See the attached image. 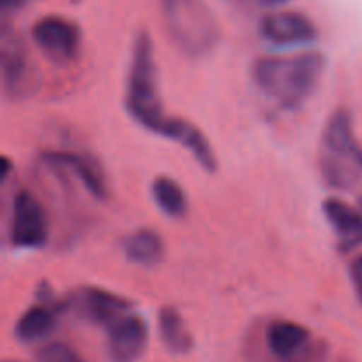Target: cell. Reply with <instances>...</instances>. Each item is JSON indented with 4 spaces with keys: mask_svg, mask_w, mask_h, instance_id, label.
I'll use <instances>...</instances> for the list:
<instances>
[{
    "mask_svg": "<svg viewBox=\"0 0 362 362\" xmlns=\"http://www.w3.org/2000/svg\"><path fill=\"white\" fill-rule=\"evenodd\" d=\"M325 71L322 53L288 57H260L253 64V81L267 98L285 110L303 106L317 90Z\"/></svg>",
    "mask_w": 362,
    "mask_h": 362,
    "instance_id": "6da1fadb",
    "label": "cell"
},
{
    "mask_svg": "<svg viewBox=\"0 0 362 362\" xmlns=\"http://www.w3.org/2000/svg\"><path fill=\"white\" fill-rule=\"evenodd\" d=\"M126 110L141 127L156 134H161L168 120L159 95L154 46L145 30H141L133 42L126 85Z\"/></svg>",
    "mask_w": 362,
    "mask_h": 362,
    "instance_id": "7a4b0ae2",
    "label": "cell"
},
{
    "mask_svg": "<svg viewBox=\"0 0 362 362\" xmlns=\"http://www.w3.org/2000/svg\"><path fill=\"white\" fill-rule=\"evenodd\" d=\"M320 172L332 189H350L362 177V145L354 131L349 110L338 108L324 127Z\"/></svg>",
    "mask_w": 362,
    "mask_h": 362,
    "instance_id": "3957f363",
    "label": "cell"
},
{
    "mask_svg": "<svg viewBox=\"0 0 362 362\" xmlns=\"http://www.w3.org/2000/svg\"><path fill=\"white\" fill-rule=\"evenodd\" d=\"M168 35L186 55L205 57L221 37L219 23L205 0H161Z\"/></svg>",
    "mask_w": 362,
    "mask_h": 362,
    "instance_id": "277c9868",
    "label": "cell"
},
{
    "mask_svg": "<svg viewBox=\"0 0 362 362\" xmlns=\"http://www.w3.org/2000/svg\"><path fill=\"white\" fill-rule=\"evenodd\" d=\"M49 237V223L41 202L28 191H18L11 209L9 240L16 250H41Z\"/></svg>",
    "mask_w": 362,
    "mask_h": 362,
    "instance_id": "5b68a950",
    "label": "cell"
},
{
    "mask_svg": "<svg viewBox=\"0 0 362 362\" xmlns=\"http://www.w3.org/2000/svg\"><path fill=\"white\" fill-rule=\"evenodd\" d=\"M32 39L42 55L59 66L74 62L81 52L80 27L64 16H45L35 21Z\"/></svg>",
    "mask_w": 362,
    "mask_h": 362,
    "instance_id": "8992f818",
    "label": "cell"
},
{
    "mask_svg": "<svg viewBox=\"0 0 362 362\" xmlns=\"http://www.w3.org/2000/svg\"><path fill=\"white\" fill-rule=\"evenodd\" d=\"M62 304L64 310L73 311L78 318L95 325H110L133 306L126 297L99 286H81L74 290Z\"/></svg>",
    "mask_w": 362,
    "mask_h": 362,
    "instance_id": "52a82bcc",
    "label": "cell"
},
{
    "mask_svg": "<svg viewBox=\"0 0 362 362\" xmlns=\"http://www.w3.org/2000/svg\"><path fill=\"white\" fill-rule=\"evenodd\" d=\"M148 345V325L140 315H122L108 325L106 352L112 362H136Z\"/></svg>",
    "mask_w": 362,
    "mask_h": 362,
    "instance_id": "ba28073f",
    "label": "cell"
},
{
    "mask_svg": "<svg viewBox=\"0 0 362 362\" xmlns=\"http://www.w3.org/2000/svg\"><path fill=\"white\" fill-rule=\"evenodd\" d=\"M260 34L272 45L299 46L317 41L318 28L306 14L297 11H279L262 18Z\"/></svg>",
    "mask_w": 362,
    "mask_h": 362,
    "instance_id": "9c48e42d",
    "label": "cell"
},
{
    "mask_svg": "<svg viewBox=\"0 0 362 362\" xmlns=\"http://www.w3.org/2000/svg\"><path fill=\"white\" fill-rule=\"evenodd\" d=\"M313 334L292 320H274L265 332V343L274 359L281 362H311Z\"/></svg>",
    "mask_w": 362,
    "mask_h": 362,
    "instance_id": "30bf717a",
    "label": "cell"
},
{
    "mask_svg": "<svg viewBox=\"0 0 362 362\" xmlns=\"http://www.w3.org/2000/svg\"><path fill=\"white\" fill-rule=\"evenodd\" d=\"M2 81L11 98L27 94L32 83L30 55L18 35L4 30L2 34Z\"/></svg>",
    "mask_w": 362,
    "mask_h": 362,
    "instance_id": "8fae6325",
    "label": "cell"
},
{
    "mask_svg": "<svg viewBox=\"0 0 362 362\" xmlns=\"http://www.w3.org/2000/svg\"><path fill=\"white\" fill-rule=\"evenodd\" d=\"M41 159L52 168L67 170L73 172L74 177L81 182V186L88 191L94 198L103 200L108 194L105 173L101 165L88 154H78V152L66 151H49L41 154Z\"/></svg>",
    "mask_w": 362,
    "mask_h": 362,
    "instance_id": "7c38bea8",
    "label": "cell"
},
{
    "mask_svg": "<svg viewBox=\"0 0 362 362\" xmlns=\"http://www.w3.org/2000/svg\"><path fill=\"white\" fill-rule=\"evenodd\" d=\"M324 216L338 237V250L343 253L362 246V211L341 198H327L322 205Z\"/></svg>",
    "mask_w": 362,
    "mask_h": 362,
    "instance_id": "4fadbf2b",
    "label": "cell"
},
{
    "mask_svg": "<svg viewBox=\"0 0 362 362\" xmlns=\"http://www.w3.org/2000/svg\"><path fill=\"white\" fill-rule=\"evenodd\" d=\"M159 136H165L186 147V151L191 152L194 161L202 168L207 170V172H216V168H218V159H216L214 148L209 144L207 136L194 124H191L189 120L168 117Z\"/></svg>",
    "mask_w": 362,
    "mask_h": 362,
    "instance_id": "5bb4252c",
    "label": "cell"
},
{
    "mask_svg": "<svg viewBox=\"0 0 362 362\" xmlns=\"http://www.w3.org/2000/svg\"><path fill=\"white\" fill-rule=\"evenodd\" d=\"M62 308L49 306L46 299L41 304L30 306L14 325V336L21 343H37L41 339L48 338L57 327V313Z\"/></svg>",
    "mask_w": 362,
    "mask_h": 362,
    "instance_id": "9a60e30c",
    "label": "cell"
},
{
    "mask_svg": "<svg viewBox=\"0 0 362 362\" xmlns=\"http://www.w3.org/2000/svg\"><path fill=\"white\" fill-rule=\"evenodd\" d=\"M158 327L159 338H161L166 352H170L172 356H186L193 350L194 338L177 308H161L158 317Z\"/></svg>",
    "mask_w": 362,
    "mask_h": 362,
    "instance_id": "2e32d148",
    "label": "cell"
},
{
    "mask_svg": "<svg viewBox=\"0 0 362 362\" xmlns=\"http://www.w3.org/2000/svg\"><path fill=\"white\" fill-rule=\"evenodd\" d=\"M124 255L131 264L154 267L165 257V243L152 228H138L124 239Z\"/></svg>",
    "mask_w": 362,
    "mask_h": 362,
    "instance_id": "e0dca14e",
    "label": "cell"
},
{
    "mask_svg": "<svg viewBox=\"0 0 362 362\" xmlns=\"http://www.w3.org/2000/svg\"><path fill=\"white\" fill-rule=\"evenodd\" d=\"M152 198L163 214L168 218H182L187 212V194L172 177H156L152 182Z\"/></svg>",
    "mask_w": 362,
    "mask_h": 362,
    "instance_id": "ac0fdd59",
    "label": "cell"
},
{
    "mask_svg": "<svg viewBox=\"0 0 362 362\" xmlns=\"http://www.w3.org/2000/svg\"><path fill=\"white\" fill-rule=\"evenodd\" d=\"M34 362H83L80 354L66 343H48L37 350Z\"/></svg>",
    "mask_w": 362,
    "mask_h": 362,
    "instance_id": "d6986e66",
    "label": "cell"
},
{
    "mask_svg": "<svg viewBox=\"0 0 362 362\" xmlns=\"http://www.w3.org/2000/svg\"><path fill=\"white\" fill-rule=\"evenodd\" d=\"M350 279H352L354 290H356L362 304V255L354 258L352 264H350Z\"/></svg>",
    "mask_w": 362,
    "mask_h": 362,
    "instance_id": "ffe728a7",
    "label": "cell"
},
{
    "mask_svg": "<svg viewBox=\"0 0 362 362\" xmlns=\"http://www.w3.org/2000/svg\"><path fill=\"white\" fill-rule=\"evenodd\" d=\"M2 2V9L6 13H11V11H18L25 4V0H0Z\"/></svg>",
    "mask_w": 362,
    "mask_h": 362,
    "instance_id": "44dd1931",
    "label": "cell"
},
{
    "mask_svg": "<svg viewBox=\"0 0 362 362\" xmlns=\"http://www.w3.org/2000/svg\"><path fill=\"white\" fill-rule=\"evenodd\" d=\"M257 2H260L262 6H281L286 0H257Z\"/></svg>",
    "mask_w": 362,
    "mask_h": 362,
    "instance_id": "7402d4cb",
    "label": "cell"
},
{
    "mask_svg": "<svg viewBox=\"0 0 362 362\" xmlns=\"http://www.w3.org/2000/svg\"><path fill=\"white\" fill-rule=\"evenodd\" d=\"M4 362H18V361H9V359H7V361H4Z\"/></svg>",
    "mask_w": 362,
    "mask_h": 362,
    "instance_id": "603a6c76",
    "label": "cell"
}]
</instances>
